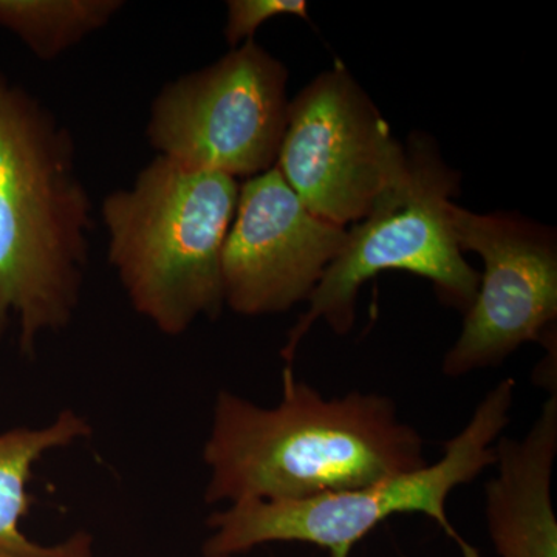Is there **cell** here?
I'll use <instances>...</instances> for the list:
<instances>
[{
	"instance_id": "1",
	"label": "cell",
	"mask_w": 557,
	"mask_h": 557,
	"mask_svg": "<svg viewBox=\"0 0 557 557\" xmlns=\"http://www.w3.org/2000/svg\"><path fill=\"white\" fill-rule=\"evenodd\" d=\"M208 505L296 502L355 490L428 465L424 440L375 392L325 398L282 373L274 408L220 391L203 446Z\"/></svg>"
},
{
	"instance_id": "2",
	"label": "cell",
	"mask_w": 557,
	"mask_h": 557,
	"mask_svg": "<svg viewBox=\"0 0 557 557\" xmlns=\"http://www.w3.org/2000/svg\"><path fill=\"white\" fill-rule=\"evenodd\" d=\"M90 209L69 132L0 75V338L16 319L24 355L75 314Z\"/></svg>"
},
{
	"instance_id": "3",
	"label": "cell",
	"mask_w": 557,
	"mask_h": 557,
	"mask_svg": "<svg viewBox=\"0 0 557 557\" xmlns=\"http://www.w3.org/2000/svg\"><path fill=\"white\" fill-rule=\"evenodd\" d=\"M237 199L236 178L160 156L104 200L110 263L137 313L164 335L225 306L222 251Z\"/></svg>"
},
{
	"instance_id": "4",
	"label": "cell",
	"mask_w": 557,
	"mask_h": 557,
	"mask_svg": "<svg viewBox=\"0 0 557 557\" xmlns=\"http://www.w3.org/2000/svg\"><path fill=\"white\" fill-rule=\"evenodd\" d=\"M515 398L512 379L491 388L467 426L445 443V453L435 463L306 500L244 502L215 511L208 520L211 534L205 541L203 557H237L274 542L317 545L327 549L330 557H348L380 523L406 512L434 520L463 557H482L454 528L446 502L456 487L494 467L496 443L508 426Z\"/></svg>"
},
{
	"instance_id": "5",
	"label": "cell",
	"mask_w": 557,
	"mask_h": 557,
	"mask_svg": "<svg viewBox=\"0 0 557 557\" xmlns=\"http://www.w3.org/2000/svg\"><path fill=\"white\" fill-rule=\"evenodd\" d=\"M408 159V178L347 231L346 244L307 300L309 310L289 330L281 350L287 368H293L299 344L317 322L347 335L357 319L359 289L384 271L428 278L442 304L463 313L474 302L480 273L465 260L449 219L458 174L424 135L410 138Z\"/></svg>"
},
{
	"instance_id": "6",
	"label": "cell",
	"mask_w": 557,
	"mask_h": 557,
	"mask_svg": "<svg viewBox=\"0 0 557 557\" xmlns=\"http://www.w3.org/2000/svg\"><path fill=\"white\" fill-rule=\"evenodd\" d=\"M287 78L285 65L249 39L164 87L150 113V145L188 170L263 174L287 127Z\"/></svg>"
},
{
	"instance_id": "7",
	"label": "cell",
	"mask_w": 557,
	"mask_h": 557,
	"mask_svg": "<svg viewBox=\"0 0 557 557\" xmlns=\"http://www.w3.org/2000/svg\"><path fill=\"white\" fill-rule=\"evenodd\" d=\"M276 163L307 209L338 226L368 218L409 175L408 152L343 64L289 102Z\"/></svg>"
},
{
	"instance_id": "8",
	"label": "cell",
	"mask_w": 557,
	"mask_h": 557,
	"mask_svg": "<svg viewBox=\"0 0 557 557\" xmlns=\"http://www.w3.org/2000/svg\"><path fill=\"white\" fill-rule=\"evenodd\" d=\"M449 219L461 252H478L485 265L460 336L443 358V375L456 380L497 368L556 329L557 240L555 230L520 215L450 203Z\"/></svg>"
},
{
	"instance_id": "9",
	"label": "cell",
	"mask_w": 557,
	"mask_h": 557,
	"mask_svg": "<svg viewBox=\"0 0 557 557\" xmlns=\"http://www.w3.org/2000/svg\"><path fill=\"white\" fill-rule=\"evenodd\" d=\"M346 239L344 226L310 212L276 166L249 178L223 244L225 306L262 317L309 300Z\"/></svg>"
},
{
	"instance_id": "10",
	"label": "cell",
	"mask_w": 557,
	"mask_h": 557,
	"mask_svg": "<svg viewBox=\"0 0 557 557\" xmlns=\"http://www.w3.org/2000/svg\"><path fill=\"white\" fill-rule=\"evenodd\" d=\"M556 457L557 394H552L522 438L496 443V475L485 486V515L498 557H557L552 498Z\"/></svg>"
},
{
	"instance_id": "11",
	"label": "cell",
	"mask_w": 557,
	"mask_h": 557,
	"mask_svg": "<svg viewBox=\"0 0 557 557\" xmlns=\"http://www.w3.org/2000/svg\"><path fill=\"white\" fill-rule=\"evenodd\" d=\"M89 423L64 410L46 428H17L0 434V555L9 557H97L90 534H73L57 545H40L25 536L21 520L30 509L33 467L49 450L89 437Z\"/></svg>"
},
{
	"instance_id": "12",
	"label": "cell",
	"mask_w": 557,
	"mask_h": 557,
	"mask_svg": "<svg viewBox=\"0 0 557 557\" xmlns=\"http://www.w3.org/2000/svg\"><path fill=\"white\" fill-rule=\"evenodd\" d=\"M121 5L116 0H0V25L40 60H53L104 27Z\"/></svg>"
},
{
	"instance_id": "13",
	"label": "cell",
	"mask_w": 557,
	"mask_h": 557,
	"mask_svg": "<svg viewBox=\"0 0 557 557\" xmlns=\"http://www.w3.org/2000/svg\"><path fill=\"white\" fill-rule=\"evenodd\" d=\"M298 16L309 21V7L304 0H230L225 38L233 49L244 39H252L263 22L277 16Z\"/></svg>"
},
{
	"instance_id": "14",
	"label": "cell",
	"mask_w": 557,
	"mask_h": 557,
	"mask_svg": "<svg viewBox=\"0 0 557 557\" xmlns=\"http://www.w3.org/2000/svg\"><path fill=\"white\" fill-rule=\"evenodd\" d=\"M0 557H9V556H5V555H0Z\"/></svg>"
}]
</instances>
